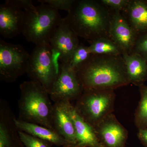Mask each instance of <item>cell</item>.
<instances>
[{"mask_svg":"<svg viewBox=\"0 0 147 147\" xmlns=\"http://www.w3.org/2000/svg\"><path fill=\"white\" fill-rule=\"evenodd\" d=\"M76 73L84 90H115L130 84L122 55H91Z\"/></svg>","mask_w":147,"mask_h":147,"instance_id":"cell-1","label":"cell"},{"mask_svg":"<svg viewBox=\"0 0 147 147\" xmlns=\"http://www.w3.org/2000/svg\"><path fill=\"white\" fill-rule=\"evenodd\" d=\"M114 11L100 0H75L63 18L78 36L90 41L109 37Z\"/></svg>","mask_w":147,"mask_h":147,"instance_id":"cell-2","label":"cell"},{"mask_svg":"<svg viewBox=\"0 0 147 147\" xmlns=\"http://www.w3.org/2000/svg\"><path fill=\"white\" fill-rule=\"evenodd\" d=\"M20 89L18 119L54 130L52 123L53 105L45 88L38 81L31 80L21 84Z\"/></svg>","mask_w":147,"mask_h":147,"instance_id":"cell-3","label":"cell"},{"mask_svg":"<svg viewBox=\"0 0 147 147\" xmlns=\"http://www.w3.org/2000/svg\"><path fill=\"white\" fill-rule=\"evenodd\" d=\"M22 34L28 42L36 45L50 42L63 18L59 11L45 4L35 11H25Z\"/></svg>","mask_w":147,"mask_h":147,"instance_id":"cell-4","label":"cell"},{"mask_svg":"<svg viewBox=\"0 0 147 147\" xmlns=\"http://www.w3.org/2000/svg\"><path fill=\"white\" fill-rule=\"evenodd\" d=\"M115 98L114 90H85L74 107L84 120L94 128L113 113Z\"/></svg>","mask_w":147,"mask_h":147,"instance_id":"cell-5","label":"cell"},{"mask_svg":"<svg viewBox=\"0 0 147 147\" xmlns=\"http://www.w3.org/2000/svg\"><path fill=\"white\" fill-rule=\"evenodd\" d=\"M59 71L53 62L50 43L36 45L27 69L26 74L31 80L39 82L50 95Z\"/></svg>","mask_w":147,"mask_h":147,"instance_id":"cell-6","label":"cell"},{"mask_svg":"<svg viewBox=\"0 0 147 147\" xmlns=\"http://www.w3.org/2000/svg\"><path fill=\"white\" fill-rule=\"evenodd\" d=\"M30 54L22 45L0 39V80L7 83L15 82L26 73Z\"/></svg>","mask_w":147,"mask_h":147,"instance_id":"cell-7","label":"cell"},{"mask_svg":"<svg viewBox=\"0 0 147 147\" xmlns=\"http://www.w3.org/2000/svg\"><path fill=\"white\" fill-rule=\"evenodd\" d=\"M84 90L76 71L67 64L61 63L59 73L50 93L51 100L71 102L76 100Z\"/></svg>","mask_w":147,"mask_h":147,"instance_id":"cell-8","label":"cell"},{"mask_svg":"<svg viewBox=\"0 0 147 147\" xmlns=\"http://www.w3.org/2000/svg\"><path fill=\"white\" fill-rule=\"evenodd\" d=\"M96 137L104 147H125L128 132L113 113L94 127Z\"/></svg>","mask_w":147,"mask_h":147,"instance_id":"cell-9","label":"cell"},{"mask_svg":"<svg viewBox=\"0 0 147 147\" xmlns=\"http://www.w3.org/2000/svg\"><path fill=\"white\" fill-rule=\"evenodd\" d=\"M138 36L120 11H114L109 30V38L120 48L122 54H131Z\"/></svg>","mask_w":147,"mask_h":147,"instance_id":"cell-10","label":"cell"},{"mask_svg":"<svg viewBox=\"0 0 147 147\" xmlns=\"http://www.w3.org/2000/svg\"><path fill=\"white\" fill-rule=\"evenodd\" d=\"M78 37L63 18L49 42L51 48L60 54L61 63H69L74 52L79 45Z\"/></svg>","mask_w":147,"mask_h":147,"instance_id":"cell-11","label":"cell"},{"mask_svg":"<svg viewBox=\"0 0 147 147\" xmlns=\"http://www.w3.org/2000/svg\"><path fill=\"white\" fill-rule=\"evenodd\" d=\"M15 116L5 100H0V147H25L14 122Z\"/></svg>","mask_w":147,"mask_h":147,"instance_id":"cell-12","label":"cell"},{"mask_svg":"<svg viewBox=\"0 0 147 147\" xmlns=\"http://www.w3.org/2000/svg\"><path fill=\"white\" fill-rule=\"evenodd\" d=\"M69 102H55L53 105L52 123L54 130L72 147L76 146V140L75 128L69 110Z\"/></svg>","mask_w":147,"mask_h":147,"instance_id":"cell-13","label":"cell"},{"mask_svg":"<svg viewBox=\"0 0 147 147\" xmlns=\"http://www.w3.org/2000/svg\"><path fill=\"white\" fill-rule=\"evenodd\" d=\"M25 11L6 4L0 5V34L11 38L22 34Z\"/></svg>","mask_w":147,"mask_h":147,"instance_id":"cell-14","label":"cell"},{"mask_svg":"<svg viewBox=\"0 0 147 147\" xmlns=\"http://www.w3.org/2000/svg\"><path fill=\"white\" fill-rule=\"evenodd\" d=\"M69 110L76 134V144L74 147H104L98 141L94 129L81 117L71 102L69 104Z\"/></svg>","mask_w":147,"mask_h":147,"instance_id":"cell-15","label":"cell"},{"mask_svg":"<svg viewBox=\"0 0 147 147\" xmlns=\"http://www.w3.org/2000/svg\"><path fill=\"white\" fill-rule=\"evenodd\" d=\"M121 13L137 35L147 33V0H130Z\"/></svg>","mask_w":147,"mask_h":147,"instance_id":"cell-16","label":"cell"},{"mask_svg":"<svg viewBox=\"0 0 147 147\" xmlns=\"http://www.w3.org/2000/svg\"><path fill=\"white\" fill-rule=\"evenodd\" d=\"M18 130L24 131L58 147H71V145L56 131L39 125L26 122L14 117Z\"/></svg>","mask_w":147,"mask_h":147,"instance_id":"cell-17","label":"cell"},{"mask_svg":"<svg viewBox=\"0 0 147 147\" xmlns=\"http://www.w3.org/2000/svg\"><path fill=\"white\" fill-rule=\"evenodd\" d=\"M123 58L130 84L137 86L144 84L147 80V62L135 53H123Z\"/></svg>","mask_w":147,"mask_h":147,"instance_id":"cell-18","label":"cell"},{"mask_svg":"<svg viewBox=\"0 0 147 147\" xmlns=\"http://www.w3.org/2000/svg\"><path fill=\"white\" fill-rule=\"evenodd\" d=\"M92 55L119 56L122 55L120 48L109 37H102L88 41Z\"/></svg>","mask_w":147,"mask_h":147,"instance_id":"cell-19","label":"cell"},{"mask_svg":"<svg viewBox=\"0 0 147 147\" xmlns=\"http://www.w3.org/2000/svg\"><path fill=\"white\" fill-rule=\"evenodd\" d=\"M139 88L141 99L134 114V123L139 130L147 128V86Z\"/></svg>","mask_w":147,"mask_h":147,"instance_id":"cell-20","label":"cell"},{"mask_svg":"<svg viewBox=\"0 0 147 147\" xmlns=\"http://www.w3.org/2000/svg\"><path fill=\"white\" fill-rule=\"evenodd\" d=\"M92 54L89 47L83 44H79L71 56L68 65L76 71L90 57Z\"/></svg>","mask_w":147,"mask_h":147,"instance_id":"cell-21","label":"cell"},{"mask_svg":"<svg viewBox=\"0 0 147 147\" xmlns=\"http://www.w3.org/2000/svg\"><path fill=\"white\" fill-rule=\"evenodd\" d=\"M19 137L25 147H52L53 145L30 134L18 130Z\"/></svg>","mask_w":147,"mask_h":147,"instance_id":"cell-22","label":"cell"},{"mask_svg":"<svg viewBox=\"0 0 147 147\" xmlns=\"http://www.w3.org/2000/svg\"><path fill=\"white\" fill-rule=\"evenodd\" d=\"M41 4H45L53 8L69 12L72 8L75 0H38Z\"/></svg>","mask_w":147,"mask_h":147,"instance_id":"cell-23","label":"cell"},{"mask_svg":"<svg viewBox=\"0 0 147 147\" xmlns=\"http://www.w3.org/2000/svg\"><path fill=\"white\" fill-rule=\"evenodd\" d=\"M131 53L138 54L147 62V33L138 36Z\"/></svg>","mask_w":147,"mask_h":147,"instance_id":"cell-24","label":"cell"},{"mask_svg":"<svg viewBox=\"0 0 147 147\" xmlns=\"http://www.w3.org/2000/svg\"><path fill=\"white\" fill-rule=\"evenodd\" d=\"M5 3L20 9L24 8L25 11H35L37 9L31 0H6Z\"/></svg>","mask_w":147,"mask_h":147,"instance_id":"cell-25","label":"cell"},{"mask_svg":"<svg viewBox=\"0 0 147 147\" xmlns=\"http://www.w3.org/2000/svg\"><path fill=\"white\" fill-rule=\"evenodd\" d=\"M112 10L122 12L126 8L130 0H100Z\"/></svg>","mask_w":147,"mask_h":147,"instance_id":"cell-26","label":"cell"},{"mask_svg":"<svg viewBox=\"0 0 147 147\" xmlns=\"http://www.w3.org/2000/svg\"><path fill=\"white\" fill-rule=\"evenodd\" d=\"M137 137L142 144L145 147H147V128L139 129Z\"/></svg>","mask_w":147,"mask_h":147,"instance_id":"cell-27","label":"cell"},{"mask_svg":"<svg viewBox=\"0 0 147 147\" xmlns=\"http://www.w3.org/2000/svg\"><path fill=\"white\" fill-rule=\"evenodd\" d=\"M75 147L72 146V147Z\"/></svg>","mask_w":147,"mask_h":147,"instance_id":"cell-28","label":"cell"},{"mask_svg":"<svg viewBox=\"0 0 147 147\" xmlns=\"http://www.w3.org/2000/svg\"></svg>","mask_w":147,"mask_h":147,"instance_id":"cell-29","label":"cell"}]
</instances>
